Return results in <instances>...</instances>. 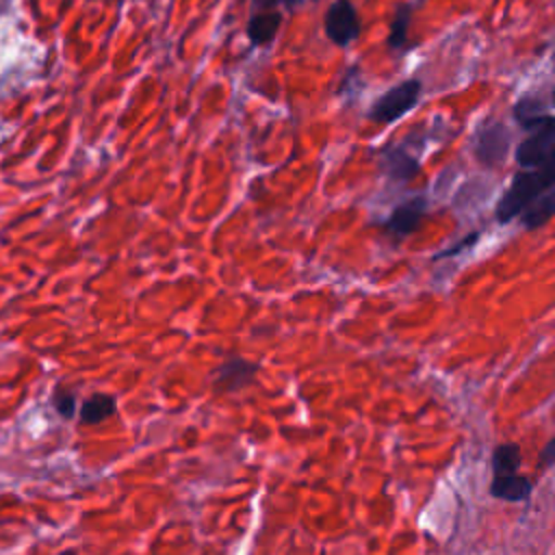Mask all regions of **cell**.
I'll return each mask as SVG.
<instances>
[{
    "mask_svg": "<svg viewBox=\"0 0 555 555\" xmlns=\"http://www.w3.org/2000/svg\"><path fill=\"white\" fill-rule=\"evenodd\" d=\"M555 186V145L548 152V156L531 169H522L514 176L507 191L501 195L496 204V221L507 223L514 217H518L529 202H533L538 195Z\"/></svg>",
    "mask_w": 555,
    "mask_h": 555,
    "instance_id": "1",
    "label": "cell"
},
{
    "mask_svg": "<svg viewBox=\"0 0 555 555\" xmlns=\"http://www.w3.org/2000/svg\"><path fill=\"white\" fill-rule=\"evenodd\" d=\"M533 483L520 473V449L516 442H503L492 451L490 492L505 501H527Z\"/></svg>",
    "mask_w": 555,
    "mask_h": 555,
    "instance_id": "2",
    "label": "cell"
},
{
    "mask_svg": "<svg viewBox=\"0 0 555 555\" xmlns=\"http://www.w3.org/2000/svg\"><path fill=\"white\" fill-rule=\"evenodd\" d=\"M421 80L408 78L388 89L382 98L375 100L373 108L369 111V119L375 124H392L403 117L421 98Z\"/></svg>",
    "mask_w": 555,
    "mask_h": 555,
    "instance_id": "3",
    "label": "cell"
},
{
    "mask_svg": "<svg viewBox=\"0 0 555 555\" xmlns=\"http://www.w3.org/2000/svg\"><path fill=\"white\" fill-rule=\"evenodd\" d=\"M555 145V115H544L535 126L529 128V137L516 147V163L522 169L538 167Z\"/></svg>",
    "mask_w": 555,
    "mask_h": 555,
    "instance_id": "4",
    "label": "cell"
},
{
    "mask_svg": "<svg viewBox=\"0 0 555 555\" xmlns=\"http://www.w3.org/2000/svg\"><path fill=\"white\" fill-rule=\"evenodd\" d=\"M509 128L490 119L475 132V158L486 167H499L509 152Z\"/></svg>",
    "mask_w": 555,
    "mask_h": 555,
    "instance_id": "5",
    "label": "cell"
},
{
    "mask_svg": "<svg viewBox=\"0 0 555 555\" xmlns=\"http://www.w3.org/2000/svg\"><path fill=\"white\" fill-rule=\"evenodd\" d=\"M325 35L332 39V43L345 48L360 35V17L349 0H336L323 22Z\"/></svg>",
    "mask_w": 555,
    "mask_h": 555,
    "instance_id": "6",
    "label": "cell"
},
{
    "mask_svg": "<svg viewBox=\"0 0 555 555\" xmlns=\"http://www.w3.org/2000/svg\"><path fill=\"white\" fill-rule=\"evenodd\" d=\"M427 212V199L423 195H416L412 199H405L401 202L392 212L390 217L386 219L384 223V230L386 234H390L392 238H405L408 234H412L414 230H418L423 217Z\"/></svg>",
    "mask_w": 555,
    "mask_h": 555,
    "instance_id": "7",
    "label": "cell"
},
{
    "mask_svg": "<svg viewBox=\"0 0 555 555\" xmlns=\"http://www.w3.org/2000/svg\"><path fill=\"white\" fill-rule=\"evenodd\" d=\"M258 366L245 358H228L212 375V386L217 392H234L251 384Z\"/></svg>",
    "mask_w": 555,
    "mask_h": 555,
    "instance_id": "8",
    "label": "cell"
},
{
    "mask_svg": "<svg viewBox=\"0 0 555 555\" xmlns=\"http://www.w3.org/2000/svg\"><path fill=\"white\" fill-rule=\"evenodd\" d=\"M382 169L390 180L408 182L421 171V163L405 143H395L382 152Z\"/></svg>",
    "mask_w": 555,
    "mask_h": 555,
    "instance_id": "9",
    "label": "cell"
},
{
    "mask_svg": "<svg viewBox=\"0 0 555 555\" xmlns=\"http://www.w3.org/2000/svg\"><path fill=\"white\" fill-rule=\"evenodd\" d=\"M555 215V186L544 191L542 195H538L533 202H529L525 206V210L518 215L520 223L527 230H538L540 225H544L551 217Z\"/></svg>",
    "mask_w": 555,
    "mask_h": 555,
    "instance_id": "10",
    "label": "cell"
},
{
    "mask_svg": "<svg viewBox=\"0 0 555 555\" xmlns=\"http://www.w3.org/2000/svg\"><path fill=\"white\" fill-rule=\"evenodd\" d=\"M280 24H282V17H280L278 11H269V9H267V11H262V13H254L251 20H249V24H247L249 41H251L254 46H264V43H269V41L275 37Z\"/></svg>",
    "mask_w": 555,
    "mask_h": 555,
    "instance_id": "11",
    "label": "cell"
},
{
    "mask_svg": "<svg viewBox=\"0 0 555 555\" xmlns=\"http://www.w3.org/2000/svg\"><path fill=\"white\" fill-rule=\"evenodd\" d=\"M117 410V401L113 395L95 392L80 405V421L87 425H98L104 418L113 416Z\"/></svg>",
    "mask_w": 555,
    "mask_h": 555,
    "instance_id": "12",
    "label": "cell"
},
{
    "mask_svg": "<svg viewBox=\"0 0 555 555\" xmlns=\"http://www.w3.org/2000/svg\"><path fill=\"white\" fill-rule=\"evenodd\" d=\"M546 113H544V108H542V102L535 98V95H531V93H525L522 98H518L516 100V104H514V117H516V121L522 126V128H531V126H535L542 117H544Z\"/></svg>",
    "mask_w": 555,
    "mask_h": 555,
    "instance_id": "13",
    "label": "cell"
},
{
    "mask_svg": "<svg viewBox=\"0 0 555 555\" xmlns=\"http://www.w3.org/2000/svg\"><path fill=\"white\" fill-rule=\"evenodd\" d=\"M410 15L412 9L408 4L399 7L390 20V30H388V48L390 50H401L408 43V26H410Z\"/></svg>",
    "mask_w": 555,
    "mask_h": 555,
    "instance_id": "14",
    "label": "cell"
},
{
    "mask_svg": "<svg viewBox=\"0 0 555 555\" xmlns=\"http://www.w3.org/2000/svg\"><path fill=\"white\" fill-rule=\"evenodd\" d=\"M54 408L63 416H72L76 410V397L69 390H56L54 392Z\"/></svg>",
    "mask_w": 555,
    "mask_h": 555,
    "instance_id": "15",
    "label": "cell"
},
{
    "mask_svg": "<svg viewBox=\"0 0 555 555\" xmlns=\"http://www.w3.org/2000/svg\"><path fill=\"white\" fill-rule=\"evenodd\" d=\"M555 462V440H551L544 449V453L540 455V466H548Z\"/></svg>",
    "mask_w": 555,
    "mask_h": 555,
    "instance_id": "16",
    "label": "cell"
},
{
    "mask_svg": "<svg viewBox=\"0 0 555 555\" xmlns=\"http://www.w3.org/2000/svg\"><path fill=\"white\" fill-rule=\"evenodd\" d=\"M278 0H254V4L256 7H260V9H269V7H273Z\"/></svg>",
    "mask_w": 555,
    "mask_h": 555,
    "instance_id": "17",
    "label": "cell"
},
{
    "mask_svg": "<svg viewBox=\"0 0 555 555\" xmlns=\"http://www.w3.org/2000/svg\"><path fill=\"white\" fill-rule=\"evenodd\" d=\"M282 2H284V4H286V7H295V4H297V2H299V0H282Z\"/></svg>",
    "mask_w": 555,
    "mask_h": 555,
    "instance_id": "18",
    "label": "cell"
},
{
    "mask_svg": "<svg viewBox=\"0 0 555 555\" xmlns=\"http://www.w3.org/2000/svg\"><path fill=\"white\" fill-rule=\"evenodd\" d=\"M551 102H553V106H555V87H553V91H551Z\"/></svg>",
    "mask_w": 555,
    "mask_h": 555,
    "instance_id": "19",
    "label": "cell"
}]
</instances>
